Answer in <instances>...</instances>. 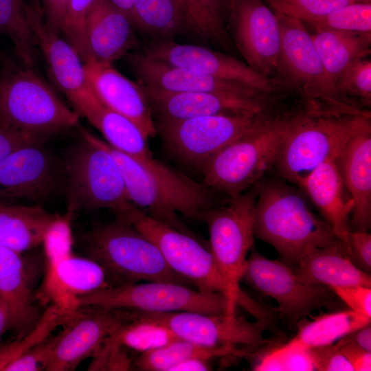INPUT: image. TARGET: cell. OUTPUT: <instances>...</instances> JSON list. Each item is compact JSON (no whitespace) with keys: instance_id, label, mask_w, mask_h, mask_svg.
<instances>
[{"instance_id":"obj_34","label":"cell","mask_w":371,"mask_h":371,"mask_svg":"<svg viewBox=\"0 0 371 371\" xmlns=\"http://www.w3.org/2000/svg\"><path fill=\"white\" fill-rule=\"evenodd\" d=\"M189 31L201 40L229 49L233 44L227 29L229 0H186Z\"/></svg>"},{"instance_id":"obj_27","label":"cell","mask_w":371,"mask_h":371,"mask_svg":"<svg viewBox=\"0 0 371 371\" xmlns=\"http://www.w3.org/2000/svg\"><path fill=\"white\" fill-rule=\"evenodd\" d=\"M318 209L337 238L348 249L349 218L354 202L348 194L335 160L315 168L298 186Z\"/></svg>"},{"instance_id":"obj_50","label":"cell","mask_w":371,"mask_h":371,"mask_svg":"<svg viewBox=\"0 0 371 371\" xmlns=\"http://www.w3.org/2000/svg\"><path fill=\"white\" fill-rule=\"evenodd\" d=\"M336 344L354 371L371 370V352L363 349L346 336L338 340Z\"/></svg>"},{"instance_id":"obj_13","label":"cell","mask_w":371,"mask_h":371,"mask_svg":"<svg viewBox=\"0 0 371 371\" xmlns=\"http://www.w3.org/2000/svg\"><path fill=\"white\" fill-rule=\"evenodd\" d=\"M78 306L148 312L225 314L227 300L222 293H203L180 284L142 282L110 286L81 296Z\"/></svg>"},{"instance_id":"obj_16","label":"cell","mask_w":371,"mask_h":371,"mask_svg":"<svg viewBox=\"0 0 371 371\" xmlns=\"http://www.w3.org/2000/svg\"><path fill=\"white\" fill-rule=\"evenodd\" d=\"M142 52L157 61L239 82L268 95H275L284 89L280 81L261 75L246 63L203 46L179 43L174 40H150Z\"/></svg>"},{"instance_id":"obj_17","label":"cell","mask_w":371,"mask_h":371,"mask_svg":"<svg viewBox=\"0 0 371 371\" xmlns=\"http://www.w3.org/2000/svg\"><path fill=\"white\" fill-rule=\"evenodd\" d=\"M27 16L34 41L50 72L76 110L81 113L97 97L87 78L85 63L74 47L45 22L36 0L28 2Z\"/></svg>"},{"instance_id":"obj_51","label":"cell","mask_w":371,"mask_h":371,"mask_svg":"<svg viewBox=\"0 0 371 371\" xmlns=\"http://www.w3.org/2000/svg\"><path fill=\"white\" fill-rule=\"evenodd\" d=\"M44 139L0 125V161L16 149L30 143L43 142Z\"/></svg>"},{"instance_id":"obj_6","label":"cell","mask_w":371,"mask_h":371,"mask_svg":"<svg viewBox=\"0 0 371 371\" xmlns=\"http://www.w3.org/2000/svg\"><path fill=\"white\" fill-rule=\"evenodd\" d=\"M258 192L256 183L224 203L205 211L200 217L208 228L209 247L227 284L225 315L231 318L236 315L238 304L247 309L254 304L241 291L240 282L254 241Z\"/></svg>"},{"instance_id":"obj_11","label":"cell","mask_w":371,"mask_h":371,"mask_svg":"<svg viewBox=\"0 0 371 371\" xmlns=\"http://www.w3.org/2000/svg\"><path fill=\"white\" fill-rule=\"evenodd\" d=\"M132 315L161 324L179 339L225 352L228 357L252 355L264 345V320L192 311L148 312L127 310Z\"/></svg>"},{"instance_id":"obj_18","label":"cell","mask_w":371,"mask_h":371,"mask_svg":"<svg viewBox=\"0 0 371 371\" xmlns=\"http://www.w3.org/2000/svg\"><path fill=\"white\" fill-rule=\"evenodd\" d=\"M42 143L24 145L0 161V197L39 200L65 186L63 164Z\"/></svg>"},{"instance_id":"obj_57","label":"cell","mask_w":371,"mask_h":371,"mask_svg":"<svg viewBox=\"0 0 371 371\" xmlns=\"http://www.w3.org/2000/svg\"><path fill=\"white\" fill-rule=\"evenodd\" d=\"M180 7L181 8L182 10L183 11L187 19V3L186 0H176Z\"/></svg>"},{"instance_id":"obj_4","label":"cell","mask_w":371,"mask_h":371,"mask_svg":"<svg viewBox=\"0 0 371 371\" xmlns=\"http://www.w3.org/2000/svg\"><path fill=\"white\" fill-rule=\"evenodd\" d=\"M281 50L276 79L297 93L308 112L370 115L349 104L337 92L302 21L276 12Z\"/></svg>"},{"instance_id":"obj_23","label":"cell","mask_w":371,"mask_h":371,"mask_svg":"<svg viewBox=\"0 0 371 371\" xmlns=\"http://www.w3.org/2000/svg\"><path fill=\"white\" fill-rule=\"evenodd\" d=\"M88 81L105 106L133 121L148 139L157 135L153 115L144 89L112 64L85 63Z\"/></svg>"},{"instance_id":"obj_52","label":"cell","mask_w":371,"mask_h":371,"mask_svg":"<svg viewBox=\"0 0 371 371\" xmlns=\"http://www.w3.org/2000/svg\"><path fill=\"white\" fill-rule=\"evenodd\" d=\"M69 0H42L45 22L58 34L63 32Z\"/></svg>"},{"instance_id":"obj_2","label":"cell","mask_w":371,"mask_h":371,"mask_svg":"<svg viewBox=\"0 0 371 371\" xmlns=\"http://www.w3.org/2000/svg\"><path fill=\"white\" fill-rule=\"evenodd\" d=\"M257 187L254 236L271 245L283 262L295 267L310 250L341 241L330 225L313 212L298 187L284 180L263 179Z\"/></svg>"},{"instance_id":"obj_15","label":"cell","mask_w":371,"mask_h":371,"mask_svg":"<svg viewBox=\"0 0 371 371\" xmlns=\"http://www.w3.org/2000/svg\"><path fill=\"white\" fill-rule=\"evenodd\" d=\"M227 29L245 63L276 79L281 33L276 15L261 0H229Z\"/></svg>"},{"instance_id":"obj_29","label":"cell","mask_w":371,"mask_h":371,"mask_svg":"<svg viewBox=\"0 0 371 371\" xmlns=\"http://www.w3.org/2000/svg\"><path fill=\"white\" fill-rule=\"evenodd\" d=\"M57 216L37 205L0 203V247L23 254L38 247Z\"/></svg>"},{"instance_id":"obj_43","label":"cell","mask_w":371,"mask_h":371,"mask_svg":"<svg viewBox=\"0 0 371 371\" xmlns=\"http://www.w3.org/2000/svg\"><path fill=\"white\" fill-rule=\"evenodd\" d=\"M72 214L68 210L63 216L58 215L46 230L42 242L45 266L58 262L73 254Z\"/></svg>"},{"instance_id":"obj_46","label":"cell","mask_w":371,"mask_h":371,"mask_svg":"<svg viewBox=\"0 0 371 371\" xmlns=\"http://www.w3.org/2000/svg\"><path fill=\"white\" fill-rule=\"evenodd\" d=\"M60 331L32 348L29 351L8 364L4 371L46 370L60 338Z\"/></svg>"},{"instance_id":"obj_28","label":"cell","mask_w":371,"mask_h":371,"mask_svg":"<svg viewBox=\"0 0 371 371\" xmlns=\"http://www.w3.org/2000/svg\"><path fill=\"white\" fill-rule=\"evenodd\" d=\"M294 272L306 282L328 286L371 287V276L355 265L348 249L341 241L306 253L293 267Z\"/></svg>"},{"instance_id":"obj_37","label":"cell","mask_w":371,"mask_h":371,"mask_svg":"<svg viewBox=\"0 0 371 371\" xmlns=\"http://www.w3.org/2000/svg\"><path fill=\"white\" fill-rule=\"evenodd\" d=\"M26 0H0V33L12 41L26 67L34 65V38L27 16Z\"/></svg>"},{"instance_id":"obj_1","label":"cell","mask_w":371,"mask_h":371,"mask_svg":"<svg viewBox=\"0 0 371 371\" xmlns=\"http://www.w3.org/2000/svg\"><path fill=\"white\" fill-rule=\"evenodd\" d=\"M107 146L121 172L128 200L146 209L150 217L179 231L192 234L177 213L200 219L205 211L229 199L153 156L137 158Z\"/></svg>"},{"instance_id":"obj_24","label":"cell","mask_w":371,"mask_h":371,"mask_svg":"<svg viewBox=\"0 0 371 371\" xmlns=\"http://www.w3.org/2000/svg\"><path fill=\"white\" fill-rule=\"evenodd\" d=\"M335 161L354 202L350 229L368 231L371 226L370 116L363 118Z\"/></svg>"},{"instance_id":"obj_56","label":"cell","mask_w":371,"mask_h":371,"mask_svg":"<svg viewBox=\"0 0 371 371\" xmlns=\"http://www.w3.org/2000/svg\"><path fill=\"white\" fill-rule=\"evenodd\" d=\"M111 1L122 10L132 21V0H111Z\"/></svg>"},{"instance_id":"obj_36","label":"cell","mask_w":371,"mask_h":371,"mask_svg":"<svg viewBox=\"0 0 371 371\" xmlns=\"http://www.w3.org/2000/svg\"><path fill=\"white\" fill-rule=\"evenodd\" d=\"M120 310L124 315V320L110 336L128 349L142 354L179 339L161 324L135 317L126 310Z\"/></svg>"},{"instance_id":"obj_14","label":"cell","mask_w":371,"mask_h":371,"mask_svg":"<svg viewBox=\"0 0 371 371\" xmlns=\"http://www.w3.org/2000/svg\"><path fill=\"white\" fill-rule=\"evenodd\" d=\"M242 280L262 295L275 300L280 315L293 323L331 305L337 297L329 287L306 282L289 265L270 260L256 250L247 258Z\"/></svg>"},{"instance_id":"obj_55","label":"cell","mask_w":371,"mask_h":371,"mask_svg":"<svg viewBox=\"0 0 371 371\" xmlns=\"http://www.w3.org/2000/svg\"><path fill=\"white\" fill-rule=\"evenodd\" d=\"M11 328V315L9 308L0 296V340L5 333Z\"/></svg>"},{"instance_id":"obj_49","label":"cell","mask_w":371,"mask_h":371,"mask_svg":"<svg viewBox=\"0 0 371 371\" xmlns=\"http://www.w3.org/2000/svg\"><path fill=\"white\" fill-rule=\"evenodd\" d=\"M330 289L350 309L371 317V287L352 286Z\"/></svg>"},{"instance_id":"obj_10","label":"cell","mask_w":371,"mask_h":371,"mask_svg":"<svg viewBox=\"0 0 371 371\" xmlns=\"http://www.w3.org/2000/svg\"><path fill=\"white\" fill-rule=\"evenodd\" d=\"M276 112L219 115L182 120L155 121L168 152L181 161L203 170L220 150Z\"/></svg>"},{"instance_id":"obj_22","label":"cell","mask_w":371,"mask_h":371,"mask_svg":"<svg viewBox=\"0 0 371 371\" xmlns=\"http://www.w3.org/2000/svg\"><path fill=\"white\" fill-rule=\"evenodd\" d=\"M110 287L103 268L93 260L73 254L45 266L41 286L36 292L41 303L74 312L80 297Z\"/></svg>"},{"instance_id":"obj_30","label":"cell","mask_w":371,"mask_h":371,"mask_svg":"<svg viewBox=\"0 0 371 371\" xmlns=\"http://www.w3.org/2000/svg\"><path fill=\"white\" fill-rule=\"evenodd\" d=\"M82 116L101 133L104 142L113 148L137 158L153 156L148 139L141 129L126 117L105 106L98 98Z\"/></svg>"},{"instance_id":"obj_45","label":"cell","mask_w":371,"mask_h":371,"mask_svg":"<svg viewBox=\"0 0 371 371\" xmlns=\"http://www.w3.org/2000/svg\"><path fill=\"white\" fill-rule=\"evenodd\" d=\"M127 348L111 336L106 337L91 355L87 370H131L134 368Z\"/></svg>"},{"instance_id":"obj_39","label":"cell","mask_w":371,"mask_h":371,"mask_svg":"<svg viewBox=\"0 0 371 371\" xmlns=\"http://www.w3.org/2000/svg\"><path fill=\"white\" fill-rule=\"evenodd\" d=\"M368 56L356 58L342 71L335 87L351 106L370 111L371 106V61Z\"/></svg>"},{"instance_id":"obj_21","label":"cell","mask_w":371,"mask_h":371,"mask_svg":"<svg viewBox=\"0 0 371 371\" xmlns=\"http://www.w3.org/2000/svg\"><path fill=\"white\" fill-rule=\"evenodd\" d=\"M126 58L137 82L144 89L166 93L208 91L250 97L273 96L239 82L212 77L157 61L142 52H130Z\"/></svg>"},{"instance_id":"obj_42","label":"cell","mask_w":371,"mask_h":371,"mask_svg":"<svg viewBox=\"0 0 371 371\" xmlns=\"http://www.w3.org/2000/svg\"><path fill=\"white\" fill-rule=\"evenodd\" d=\"M259 371H311L315 370L308 349L286 343L267 353L255 365Z\"/></svg>"},{"instance_id":"obj_20","label":"cell","mask_w":371,"mask_h":371,"mask_svg":"<svg viewBox=\"0 0 371 371\" xmlns=\"http://www.w3.org/2000/svg\"><path fill=\"white\" fill-rule=\"evenodd\" d=\"M124 320L120 309L80 306L63 325L46 370H74Z\"/></svg>"},{"instance_id":"obj_7","label":"cell","mask_w":371,"mask_h":371,"mask_svg":"<svg viewBox=\"0 0 371 371\" xmlns=\"http://www.w3.org/2000/svg\"><path fill=\"white\" fill-rule=\"evenodd\" d=\"M370 115L293 113L274 165L297 187L315 168L336 160L363 118Z\"/></svg>"},{"instance_id":"obj_9","label":"cell","mask_w":371,"mask_h":371,"mask_svg":"<svg viewBox=\"0 0 371 371\" xmlns=\"http://www.w3.org/2000/svg\"><path fill=\"white\" fill-rule=\"evenodd\" d=\"M30 69L0 76V125L44 138L78 125V114Z\"/></svg>"},{"instance_id":"obj_41","label":"cell","mask_w":371,"mask_h":371,"mask_svg":"<svg viewBox=\"0 0 371 371\" xmlns=\"http://www.w3.org/2000/svg\"><path fill=\"white\" fill-rule=\"evenodd\" d=\"M267 1L275 10V12L297 19L306 23L348 4L355 3H371V0Z\"/></svg>"},{"instance_id":"obj_54","label":"cell","mask_w":371,"mask_h":371,"mask_svg":"<svg viewBox=\"0 0 371 371\" xmlns=\"http://www.w3.org/2000/svg\"><path fill=\"white\" fill-rule=\"evenodd\" d=\"M210 361L202 359H188L173 367L171 371H206L210 370Z\"/></svg>"},{"instance_id":"obj_53","label":"cell","mask_w":371,"mask_h":371,"mask_svg":"<svg viewBox=\"0 0 371 371\" xmlns=\"http://www.w3.org/2000/svg\"><path fill=\"white\" fill-rule=\"evenodd\" d=\"M346 337L363 349L371 352L370 324L347 335Z\"/></svg>"},{"instance_id":"obj_25","label":"cell","mask_w":371,"mask_h":371,"mask_svg":"<svg viewBox=\"0 0 371 371\" xmlns=\"http://www.w3.org/2000/svg\"><path fill=\"white\" fill-rule=\"evenodd\" d=\"M135 30L130 18L111 0H95L85 25L88 60L112 64L126 56L138 43Z\"/></svg>"},{"instance_id":"obj_32","label":"cell","mask_w":371,"mask_h":371,"mask_svg":"<svg viewBox=\"0 0 371 371\" xmlns=\"http://www.w3.org/2000/svg\"><path fill=\"white\" fill-rule=\"evenodd\" d=\"M370 318L350 308L324 314L311 321L303 318L296 323L298 330L287 344L304 349L332 344L370 324Z\"/></svg>"},{"instance_id":"obj_40","label":"cell","mask_w":371,"mask_h":371,"mask_svg":"<svg viewBox=\"0 0 371 371\" xmlns=\"http://www.w3.org/2000/svg\"><path fill=\"white\" fill-rule=\"evenodd\" d=\"M313 28L371 33V3L346 5L308 23Z\"/></svg>"},{"instance_id":"obj_3","label":"cell","mask_w":371,"mask_h":371,"mask_svg":"<svg viewBox=\"0 0 371 371\" xmlns=\"http://www.w3.org/2000/svg\"><path fill=\"white\" fill-rule=\"evenodd\" d=\"M80 241L85 256L103 268L110 286L163 282L194 288L170 269L152 241L122 218L94 227Z\"/></svg>"},{"instance_id":"obj_47","label":"cell","mask_w":371,"mask_h":371,"mask_svg":"<svg viewBox=\"0 0 371 371\" xmlns=\"http://www.w3.org/2000/svg\"><path fill=\"white\" fill-rule=\"evenodd\" d=\"M315 370L354 371L347 359L340 351L337 344L308 349Z\"/></svg>"},{"instance_id":"obj_35","label":"cell","mask_w":371,"mask_h":371,"mask_svg":"<svg viewBox=\"0 0 371 371\" xmlns=\"http://www.w3.org/2000/svg\"><path fill=\"white\" fill-rule=\"evenodd\" d=\"M226 357L228 355L223 350L177 339L161 348L140 354L134 361V368L142 371H171L173 367L188 359L210 361Z\"/></svg>"},{"instance_id":"obj_12","label":"cell","mask_w":371,"mask_h":371,"mask_svg":"<svg viewBox=\"0 0 371 371\" xmlns=\"http://www.w3.org/2000/svg\"><path fill=\"white\" fill-rule=\"evenodd\" d=\"M152 241L170 269L203 293H220L225 297L227 284L210 247L192 234L157 221L133 203L120 215Z\"/></svg>"},{"instance_id":"obj_8","label":"cell","mask_w":371,"mask_h":371,"mask_svg":"<svg viewBox=\"0 0 371 371\" xmlns=\"http://www.w3.org/2000/svg\"><path fill=\"white\" fill-rule=\"evenodd\" d=\"M80 131L82 139L63 164L68 210L109 209L118 216L132 203L117 162L104 141Z\"/></svg>"},{"instance_id":"obj_26","label":"cell","mask_w":371,"mask_h":371,"mask_svg":"<svg viewBox=\"0 0 371 371\" xmlns=\"http://www.w3.org/2000/svg\"><path fill=\"white\" fill-rule=\"evenodd\" d=\"M36 274L23 253L0 247V296L9 308L17 338L27 335L41 317L35 302Z\"/></svg>"},{"instance_id":"obj_19","label":"cell","mask_w":371,"mask_h":371,"mask_svg":"<svg viewBox=\"0 0 371 371\" xmlns=\"http://www.w3.org/2000/svg\"><path fill=\"white\" fill-rule=\"evenodd\" d=\"M142 89L155 121L182 120L219 115L257 114L273 109L275 103V97H250L208 91L166 93Z\"/></svg>"},{"instance_id":"obj_33","label":"cell","mask_w":371,"mask_h":371,"mask_svg":"<svg viewBox=\"0 0 371 371\" xmlns=\"http://www.w3.org/2000/svg\"><path fill=\"white\" fill-rule=\"evenodd\" d=\"M132 22L155 41L174 40L189 31L186 15L176 0H132Z\"/></svg>"},{"instance_id":"obj_38","label":"cell","mask_w":371,"mask_h":371,"mask_svg":"<svg viewBox=\"0 0 371 371\" xmlns=\"http://www.w3.org/2000/svg\"><path fill=\"white\" fill-rule=\"evenodd\" d=\"M74 312L49 305L27 335L0 346V370L4 371L8 364L51 335L59 326H63Z\"/></svg>"},{"instance_id":"obj_31","label":"cell","mask_w":371,"mask_h":371,"mask_svg":"<svg viewBox=\"0 0 371 371\" xmlns=\"http://www.w3.org/2000/svg\"><path fill=\"white\" fill-rule=\"evenodd\" d=\"M314 30L315 32L310 34L311 37L325 70L334 84L351 62L370 54L371 33L327 28Z\"/></svg>"},{"instance_id":"obj_5","label":"cell","mask_w":371,"mask_h":371,"mask_svg":"<svg viewBox=\"0 0 371 371\" xmlns=\"http://www.w3.org/2000/svg\"><path fill=\"white\" fill-rule=\"evenodd\" d=\"M293 113H276L223 148L203 168V183L229 198L256 185L274 167Z\"/></svg>"},{"instance_id":"obj_44","label":"cell","mask_w":371,"mask_h":371,"mask_svg":"<svg viewBox=\"0 0 371 371\" xmlns=\"http://www.w3.org/2000/svg\"><path fill=\"white\" fill-rule=\"evenodd\" d=\"M95 0H69L63 34L79 54L84 63L89 56L85 33L87 12Z\"/></svg>"},{"instance_id":"obj_48","label":"cell","mask_w":371,"mask_h":371,"mask_svg":"<svg viewBox=\"0 0 371 371\" xmlns=\"http://www.w3.org/2000/svg\"><path fill=\"white\" fill-rule=\"evenodd\" d=\"M348 256L355 265L370 274L371 234L368 231H350L348 234Z\"/></svg>"}]
</instances>
